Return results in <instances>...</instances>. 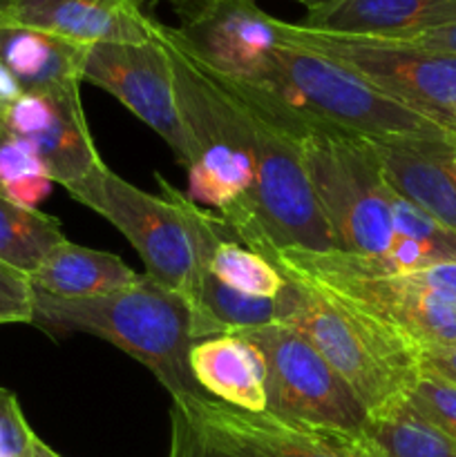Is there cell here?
I'll use <instances>...</instances> for the list:
<instances>
[{
  "label": "cell",
  "mask_w": 456,
  "mask_h": 457,
  "mask_svg": "<svg viewBox=\"0 0 456 457\" xmlns=\"http://www.w3.org/2000/svg\"><path fill=\"white\" fill-rule=\"evenodd\" d=\"M31 324L52 335L85 333L141 361L170 397H210L190 370L192 308L150 275L98 297L63 299L34 290Z\"/></svg>",
  "instance_id": "cell-1"
},
{
  "label": "cell",
  "mask_w": 456,
  "mask_h": 457,
  "mask_svg": "<svg viewBox=\"0 0 456 457\" xmlns=\"http://www.w3.org/2000/svg\"><path fill=\"white\" fill-rule=\"evenodd\" d=\"M174 71L179 112L190 141L188 196L232 221L255 187V134L244 103L215 71L197 62L168 25L152 21Z\"/></svg>",
  "instance_id": "cell-2"
},
{
  "label": "cell",
  "mask_w": 456,
  "mask_h": 457,
  "mask_svg": "<svg viewBox=\"0 0 456 457\" xmlns=\"http://www.w3.org/2000/svg\"><path fill=\"white\" fill-rule=\"evenodd\" d=\"M284 279L275 297L277 321L298 328L317 348L367 413L410 395L420 375L414 348L308 281L291 275Z\"/></svg>",
  "instance_id": "cell-3"
},
{
  "label": "cell",
  "mask_w": 456,
  "mask_h": 457,
  "mask_svg": "<svg viewBox=\"0 0 456 457\" xmlns=\"http://www.w3.org/2000/svg\"><path fill=\"white\" fill-rule=\"evenodd\" d=\"M282 275L298 277L405 342L418 353L456 346V299L410 275H380L374 257L342 250H277L268 254Z\"/></svg>",
  "instance_id": "cell-4"
},
{
  "label": "cell",
  "mask_w": 456,
  "mask_h": 457,
  "mask_svg": "<svg viewBox=\"0 0 456 457\" xmlns=\"http://www.w3.org/2000/svg\"><path fill=\"white\" fill-rule=\"evenodd\" d=\"M300 154L334 250L387 254L396 239L393 187L374 143L313 120L300 137Z\"/></svg>",
  "instance_id": "cell-5"
},
{
  "label": "cell",
  "mask_w": 456,
  "mask_h": 457,
  "mask_svg": "<svg viewBox=\"0 0 456 457\" xmlns=\"http://www.w3.org/2000/svg\"><path fill=\"white\" fill-rule=\"evenodd\" d=\"M262 85L317 123L367 141L456 138L454 129L393 101L340 62L284 40Z\"/></svg>",
  "instance_id": "cell-6"
},
{
  "label": "cell",
  "mask_w": 456,
  "mask_h": 457,
  "mask_svg": "<svg viewBox=\"0 0 456 457\" xmlns=\"http://www.w3.org/2000/svg\"><path fill=\"white\" fill-rule=\"evenodd\" d=\"M168 457H384L365 433L311 427L215 397H173Z\"/></svg>",
  "instance_id": "cell-7"
},
{
  "label": "cell",
  "mask_w": 456,
  "mask_h": 457,
  "mask_svg": "<svg viewBox=\"0 0 456 457\" xmlns=\"http://www.w3.org/2000/svg\"><path fill=\"white\" fill-rule=\"evenodd\" d=\"M63 187L72 199L107 219L143 259L146 275L182 295L195 311L201 266L186 217L170 196L139 190L106 163Z\"/></svg>",
  "instance_id": "cell-8"
},
{
  "label": "cell",
  "mask_w": 456,
  "mask_h": 457,
  "mask_svg": "<svg viewBox=\"0 0 456 457\" xmlns=\"http://www.w3.org/2000/svg\"><path fill=\"white\" fill-rule=\"evenodd\" d=\"M280 40L340 62L393 101L454 129L456 56L425 52L401 40L326 34L284 21H280Z\"/></svg>",
  "instance_id": "cell-9"
},
{
  "label": "cell",
  "mask_w": 456,
  "mask_h": 457,
  "mask_svg": "<svg viewBox=\"0 0 456 457\" xmlns=\"http://www.w3.org/2000/svg\"><path fill=\"white\" fill-rule=\"evenodd\" d=\"M232 333L262 357L268 413L311 427L365 433L367 409L298 328L275 321Z\"/></svg>",
  "instance_id": "cell-10"
},
{
  "label": "cell",
  "mask_w": 456,
  "mask_h": 457,
  "mask_svg": "<svg viewBox=\"0 0 456 457\" xmlns=\"http://www.w3.org/2000/svg\"><path fill=\"white\" fill-rule=\"evenodd\" d=\"M179 16L177 43L208 70L244 83H262L280 47V21L255 0H168Z\"/></svg>",
  "instance_id": "cell-11"
},
{
  "label": "cell",
  "mask_w": 456,
  "mask_h": 457,
  "mask_svg": "<svg viewBox=\"0 0 456 457\" xmlns=\"http://www.w3.org/2000/svg\"><path fill=\"white\" fill-rule=\"evenodd\" d=\"M83 80L112 94L164 138L179 165H190V141L179 112L173 62L155 29L143 43L89 45Z\"/></svg>",
  "instance_id": "cell-12"
},
{
  "label": "cell",
  "mask_w": 456,
  "mask_h": 457,
  "mask_svg": "<svg viewBox=\"0 0 456 457\" xmlns=\"http://www.w3.org/2000/svg\"><path fill=\"white\" fill-rule=\"evenodd\" d=\"M3 128L9 137L30 143L52 181L61 186L79 181L103 163L85 119L80 85L25 92L7 110Z\"/></svg>",
  "instance_id": "cell-13"
},
{
  "label": "cell",
  "mask_w": 456,
  "mask_h": 457,
  "mask_svg": "<svg viewBox=\"0 0 456 457\" xmlns=\"http://www.w3.org/2000/svg\"><path fill=\"white\" fill-rule=\"evenodd\" d=\"M148 0H16L0 21L80 45L143 43L152 36Z\"/></svg>",
  "instance_id": "cell-14"
},
{
  "label": "cell",
  "mask_w": 456,
  "mask_h": 457,
  "mask_svg": "<svg viewBox=\"0 0 456 457\" xmlns=\"http://www.w3.org/2000/svg\"><path fill=\"white\" fill-rule=\"evenodd\" d=\"M393 192L456 235V138L371 141Z\"/></svg>",
  "instance_id": "cell-15"
},
{
  "label": "cell",
  "mask_w": 456,
  "mask_h": 457,
  "mask_svg": "<svg viewBox=\"0 0 456 457\" xmlns=\"http://www.w3.org/2000/svg\"><path fill=\"white\" fill-rule=\"evenodd\" d=\"M456 22V0H331L300 25L326 34L407 40Z\"/></svg>",
  "instance_id": "cell-16"
},
{
  "label": "cell",
  "mask_w": 456,
  "mask_h": 457,
  "mask_svg": "<svg viewBox=\"0 0 456 457\" xmlns=\"http://www.w3.org/2000/svg\"><path fill=\"white\" fill-rule=\"evenodd\" d=\"M88 47L49 31L0 21V62L16 76L22 92H52L83 83Z\"/></svg>",
  "instance_id": "cell-17"
},
{
  "label": "cell",
  "mask_w": 456,
  "mask_h": 457,
  "mask_svg": "<svg viewBox=\"0 0 456 457\" xmlns=\"http://www.w3.org/2000/svg\"><path fill=\"white\" fill-rule=\"evenodd\" d=\"M190 370L201 391L215 400L253 413L268 409L262 357L240 335L226 333L192 344Z\"/></svg>",
  "instance_id": "cell-18"
},
{
  "label": "cell",
  "mask_w": 456,
  "mask_h": 457,
  "mask_svg": "<svg viewBox=\"0 0 456 457\" xmlns=\"http://www.w3.org/2000/svg\"><path fill=\"white\" fill-rule=\"evenodd\" d=\"M139 279L121 257L63 241L30 275L34 290L52 297L83 299L114 293Z\"/></svg>",
  "instance_id": "cell-19"
},
{
  "label": "cell",
  "mask_w": 456,
  "mask_h": 457,
  "mask_svg": "<svg viewBox=\"0 0 456 457\" xmlns=\"http://www.w3.org/2000/svg\"><path fill=\"white\" fill-rule=\"evenodd\" d=\"M365 436L384 457H456V446L407 397L367 415Z\"/></svg>",
  "instance_id": "cell-20"
},
{
  "label": "cell",
  "mask_w": 456,
  "mask_h": 457,
  "mask_svg": "<svg viewBox=\"0 0 456 457\" xmlns=\"http://www.w3.org/2000/svg\"><path fill=\"white\" fill-rule=\"evenodd\" d=\"M65 239L58 219L0 195V263L30 277Z\"/></svg>",
  "instance_id": "cell-21"
},
{
  "label": "cell",
  "mask_w": 456,
  "mask_h": 457,
  "mask_svg": "<svg viewBox=\"0 0 456 457\" xmlns=\"http://www.w3.org/2000/svg\"><path fill=\"white\" fill-rule=\"evenodd\" d=\"M204 270L217 277L222 284L255 297L275 299L286 279L271 262L255 250L246 248L232 230H228L204 263Z\"/></svg>",
  "instance_id": "cell-22"
},
{
  "label": "cell",
  "mask_w": 456,
  "mask_h": 457,
  "mask_svg": "<svg viewBox=\"0 0 456 457\" xmlns=\"http://www.w3.org/2000/svg\"><path fill=\"white\" fill-rule=\"evenodd\" d=\"M52 177L38 152L27 141L9 137L0 143V195L22 208L38 210L52 195Z\"/></svg>",
  "instance_id": "cell-23"
},
{
  "label": "cell",
  "mask_w": 456,
  "mask_h": 457,
  "mask_svg": "<svg viewBox=\"0 0 456 457\" xmlns=\"http://www.w3.org/2000/svg\"><path fill=\"white\" fill-rule=\"evenodd\" d=\"M392 212L396 237L414 241L427 262V268L436 266V263L456 262V235L441 226L436 219L429 217L423 208L393 192Z\"/></svg>",
  "instance_id": "cell-24"
},
{
  "label": "cell",
  "mask_w": 456,
  "mask_h": 457,
  "mask_svg": "<svg viewBox=\"0 0 456 457\" xmlns=\"http://www.w3.org/2000/svg\"><path fill=\"white\" fill-rule=\"evenodd\" d=\"M407 400L456 446V384L434 370L420 369Z\"/></svg>",
  "instance_id": "cell-25"
},
{
  "label": "cell",
  "mask_w": 456,
  "mask_h": 457,
  "mask_svg": "<svg viewBox=\"0 0 456 457\" xmlns=\"http://www.w3.org/2000/svg\"><path fill=\"white\" fill-rule=\"evenodd\" d=\"M34 437L18 397L0 386V457H30Z\"/></svg>",
  "instance_id": "cell-26"
},
{
  "label": "cell",
  "mask_w": 456,
  "mask_h": 457,
  "mask_svg": "<svg viewBox=\"0 0 456 457\" xmlns=\"http://www.w3.org/2000/svg\"><path fill=\"white\" fill-rule=\"evenodd\" d=\"M34 288L30 277L0 263V324H31Z\"/></svg>",
  "instance_id": "cell-27"
},
{
  "label": "cell",
  "mask_w": 456,
  "mask_h": 457,
  "mask_svg": "<svg viewBox=\"0 0 456 457\" xmlns=\"http://www.w3.org/2000/svg\"><path fill=\"white\" fill-rule=\"evenodd\" d=\"M411 279L418 281L420 286L429 290H436V293L445 295V297L456 299V262L447 263H436V266L423 268V270L405 272Z\"/></svg>",
  "instance_id": "cell-28"
},
{
  "label": "cell",
  "mask_w": 456,
  "mask_h": 457,
  "mask_svg": "<svg viewBox=\"0 0 456 457\" xmlns=\"http://www.w3.org/2000/svg\"><path fill=\"white\" fill-rule=\"evenodd\" d=\"M401 43L411 45V47L425 49V52H436L447 54V56H456V22L438 29L425 31V34L414 36V38L401 40Z\"/></svg>",
  "instance_id": "cell-29"
},
{
  "label": "cell",
  "mask_w": 456,
  "mask_h": 457,
  "mask_svg": "<svg viewBox=\"0 0 456 457\" xmlns=\"http://www.w3.org/2000/svg\"><path fill=\"white\" fill-rule=\"evenodd\" d=\"M420 369L434 370L441 378L456 384V346L432 348V351L420 353Z\"/></svg>",
  "instance_id": "cell-30"
},
{
  "label": "cell",
  "mask_w": 456,
  "mask_h": 457,
  "mask_svg": "<svg viewBox=\"0 0 456 457\" xmlns=\"http://www.w3.org/2000/svg\"><path fill=\"white\" fill-rule=\"evenodd\" d=\"M22 87L21 83L16 80V76L7 70V67L0 62V123H3L4 114H7L9 107L22 96Z\"/></svg>",
  "instance_id": "cell-31"
},
{
  "label": "cell",
  "mask_w": 456,
  "mask_h": 457,
  "mask_svg": "<svg viewBox=\"0 0 456 457\" xmlns=\"http://www.w3.org/2000/svg\"><path fill=\"white\" fill-rule=\"evenodd\" d=\"M30 457H61L56 453L54 449H49L47 445H45L43 440H40L38 436L34 437V442H31V451H30Z\"/></svg>",
  "instance_id": "cell-32"
},
{
  "label": "cell",
  "mask_w": 456,
  "mask_h": 457,
  "mask_svg": "<svg viewBox=\"0 0 456 457\" xmlns=\"http://www.w3.org/2000/svg\"><path fill=\"white\" fill-rule=\"evenodd\" d=\"M331 3V0H300V4H304L307 7V12H313V9L322 7V4Z\"/></svg>",
  "instance_id": "cell-33"
},
{
  "label": "cell",
  "mask_w": 456,
  "mask_h": 457,
  "mask_svg": "<svg viewBox=\"0 0 456 457\" xmlns=\"http://www.w3.org/2000/svg\"><path fill=\"white\" fill-rule=\"evenodd\" d=\"M13 3H16V0H0V18H3L4 13H7V9L12 7Z\"/></svg>",
  "instance_id": "cell-34"
},
{
  "label": "cell",
  "mask_w": 456,
  "mask_h": 457,
  "mask_svg": "<svg viewBox=\"0 0 456 457\" xmlns=\"http://www.w3.org/2000/svg\"><path fill=\"white\" fill-rule=\"evenodd\" d=\"M4 138H7V132H4L3 123H0V143H3V141H4Z\"/></svg>",
  "instance_id": "cell-35"
},
{
  "label": "cell",
  "mask_w": 456,
  "mask_h": 457,
  "mask_svg": "<svg viewBox=\"0 0 456 457\" xmlns=\"http://www.w3.org/2000/svg\"><path fill=\"white\" fill-rule=\"evenodd\" d=\"M452 125H454V129H456V107H454V112H452Z\"/></svg>",
  "instance_id": "cell-36"
},
{
  "label": "cell",
  "mask_w": 456,
  "mask_h": 457,
  "mask_svg": "<svg viewBox=\"0 0 456 457\" xmlns=\"http://www.w3.org/2000/svg\"><path fill=\"white\" fill-rule=\"evenodd\" d=\"M454 165H456V143H454Z\"/></svg>",
  "instance_id": "cell-37"
},
{
  "label": "cell",
  "mask_w": 456,
  "mask_h": 457,
  "mask_svg": "<svg viewBox=\"0 0 456 457\" xmlns=\"http://www.w3.org/2000/svg\"><path fill=\"white\" fill-rule=\"evenodd\" d=\"M295 3H300V0H295Z\"/></svg>",
  "instance_id": "cell-38"
}]
</instances>
